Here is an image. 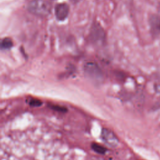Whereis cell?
<instances>
[{"mask_svg":"<svg viewBox=\"0 0 160 160\" xmlns=\"http://www.w3.org/2000/svg\"><path fill=\"white\" fill-rule=\"evenodd\" d=\"M13 45L12 40L9 38H4L1 42V48L2 49H10Z\"/></svg>","mask_w":160,"mask_h":160,"instance_id":"52a82bcc","label":"cell"},{"mask_svg":"<svg viewBox=\"0 0 160 160\" xmlns=\"http://www.w3.org/2000/svg\"><path fill=\"white\" fill-rule=\"evenodd\" d=\"M71 2H72V3H74V4H76V3H78V2H79L80 1H81V0H69Z\"/></svg>","mask_w":160,"mask_h":160,"instance_id":"8fae6325","label":"cell"},{"mask_svg":"<svg viewBox=\"0 0 160 160\" xmlns=\"http://www.w3.org/2000/svg\"><path fill=\"white\" fill-rule=\"evenodd\" d=\"M69 7L68 4L63 2L56 5L55 8V16L59 21L64 20L68 16Z\"/></svg>","mask_w":160,"mask_h":160,"instance_id":"277c9868","label":"cell"},{"mask_svg":"<svg viewBox=\"0 0 160 160\" xmlns=\"http://www.w3.org/2000/svg\"><path fill=\"white\" fill-rule=\"evenodd\" d=\"M151 32L154 36L160 34V16L156 14L152 15L149 18Z\"/></svg>","mask_w":160,"mask_h":160,"instance_id":"8992f818","label":"cell"},{"mask_svg":"<svg viewBox=\"0 0 160 160\" xmlns=\"http://www.w3.org/2000/svg\"><path fill=\"white\" fill-rule=\"evenodd\" d=\"M101 139L107 146L111 148H116L119 144V141L116 134L107 128H103L101 131Z\"/></svg>","mask_w":160,"mask_h":160,"instance_id":"3957f363","label":"cell"},{"mask_svg":"<svg viewBox=\"0 0 160 160\" xmlns=\"http://www.w3.org/2000/svg\"><path fill=\"white\" fill-rule=\"evenodd\" d=\"M104 32L102 28L98 24H94L91 31V39L92 41L97 42H102L104 39Z\"/></svg>","mask_w":160,"mask_h":160,"instance_id":"5b68a950","label":"cell"},{"mask_svg":"<svg viewBox=\"0 0 160 160\" xmlns=\"http://www.w3.org/2000/svg\"><path fill=\"white\" fill-rule=\"evenodd\" d=\"M42 104V102L37 99H31L29 101V105L31 106H39Z\"/></svg>","mask_w":160,"mask_h":160,"instance_id":"9c48e42d","label":"cell"},{"mask_svg":"<svg viewBox=\"0 0 160 160\" xmlns=\"http://www.w3.org/2000/svg\"><path fill=\"white\" fill-rule=\"evenodd\" d=\"M52 108L55 110H57L58 109V111H65V109L64 108H62V107H59V106H54L52 107Z\"/></svg>","mask_w":160,"mask_h":160,"instance_id":"30bf717a","label":"cell"},{"mask_svg":"<svg viewBox=\"0 0 160 160\" xmlns=\"http://www.w3.org/2000/svg\"><path fill=\"white\" fill-rule=\"evenodd\" d=\"M84 72L87 78L95 82H100L103 79V73L97 64L88 62L84 65Z\"/></svg>","mask_w":160,"mask_h":160,"instance_id":"7a4b0ae2","label":"cell"},{"mask_svg":"<svg viewBox=\"0 0 160 160\" xmlns=\"http://www.w3.org/2000/svg\"><path fill=\"white\" fill-rule=\"evenodd\" d=\"M29 12L39 17H46L51 10L50 3L46 0H32L28 4Z\"/></svg>","mask_w":160,"mask_h":160,"instance_id":"6da1fadb","label":"cell"},{"mask_svg":"<svg viewBox=\"0 0 160 160\" xmlns=\"http://www.w3.org/2000/svg\"><path fill=\"white\" fill-rule=\"evenodd\" d=\"M91 148L95 152H96L97 153H99V154H103L106 152V149L104 146L99 145V144H97V143L92 144Z\"/></svg>","mask_w":160,"mask_h":160,"instance_id":"ba28073f","label":"cell"}]
</instances>
